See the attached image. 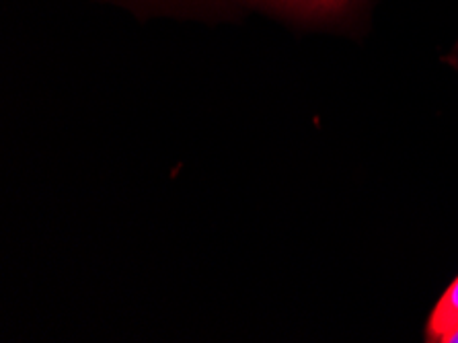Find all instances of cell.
<instances>
[{
  "label": "cell",
  "instance_id": "6da1fadb",
  "mask_svg": "<svg viewBox=\"0 0 458 343\" xmlns=\"http://www.w3.org/2000/svg\"><path fill=\"white\" fill-rule=\"evenodd\" d=\"M458 325V278L448 286L436 304L428 323V341H440L450 329Z\"/></svg>",
  "mask_w": 458,
  "mask_h": 343
},
{
  "label": "cell",
  "instance_id": "7a4b0ae2",
  "mask_svg": "<svg viewBox=\"0 0 458 343\" xmlns=\"http://www.w3.org/2000/svg\"><path fill=\"white\" fill-rule=\"evenodd\" d=\"M266 3L293 13H302V15H331V13L344 11L352 0H266Z\"/></svg>",
  "mask_w": 458,
  "mask_h": 343
},
{
  "label": "cell",
  "instance_id": "3957f363",
  "mask_svg": "<svg viewBox=\"0 0 458 343\" xmlns=\"http://www.w3.org/2000/svg\"><path fill=\"white\" fill-rule=\"evenodd\" d=\"M440 343H458V325L450 329V331L440 339Z\"/></svg>",
  "mask_w": 458,
  "mask_h": 343
}]
</instances>
